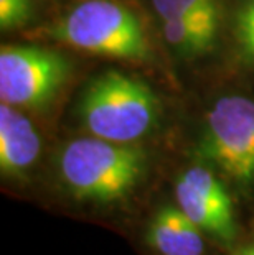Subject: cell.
I'll return each mask as SVG.
<instances>
[{"instance_id":"obj_1","label":"cell","mask_w":254,"mask_h":255,"mask_svg":"<svg viewBox=\"0 0 254 255\" xmlns=\"http://www.w3.org/2000/svg\"><path fill=\"white\" fill-rule=\"evenodd\" d=\"M157 156L149 145L83 133L53 150L43 184L68 213L106 224L126 237L150 203L147 193L159 171Z\"/></svg>"},{"instance_id":"obj_6","label":"cell","mask_w":254,"mask_h":255,"mask_svg":"<svg viewBox=\"0 0 254 255\" xmlns=\"http://www.w3.org/2000/svg\"><path fill=\"white\" fill-rule=\"evenodd\" d=\"M71 63L43 46H3L0 51L2 102L26 109L48 104L66 81Z\"/></svg>"},{"instance_id":"obj_8","label":"cell","mask_w":254,"mask_h":255,"mask_svg":"<svg viewBox=\"0 0 254 255\" xmlns=\"http://www.w3.org/2000/svg\"><path fill=\"white\" fill-rule=\"evenodd\" d=\"M45 142L35 124L13 106H0V176L5 186L25 191L45 178Z\"/></svg>"},{"instance_id":"obj_2","label":"cell","mask_w":254,"mask_h":255,"mask_svg":"<svg viewBox=\"0 0 254 255\" xmlns=\"http://www.w3.org/2000/svg\"><path fill=\"white\" fill-rule=\"evenodd\" d=\"M182 153L213 168L254 219V99L216 101Z\"/></svg>"},{"instance_id":"obj_9","label":"cell","mask_w":254,"mask_h":255,"mask_svg":"<svg viewBox=\"0 0 254 255\" xmlns=\"http://www.w3.org/2000/svg\"><path fill=\"white\" fill-rule=\"evenodd\" d=\"M220 18H164L162 31L165 41L185 56L203 55L213 46Z\"/></svg>"},{"instance_id":"obj_5","label":"cell","mask_w":254,"mask_h":255,"mask_svg":"<svg viewBox=\"0 0 254 255\" xmlns=\"http://www.w3.org/2000/svg\"><path fill=\"white\" fill-rule=\"evenodd\" d=\"M55 40L78 50L122 59L152 56L142 23L132 10L112 0H86L50 30Z\"/></svg>"},{"instance_id":"obj_11","label":"cell","mask_w":254,"mask_h":255,"mask_svg":"<svg viewBox=\"0 0 254 255\" xmlns=\"http://www.w3.org/2000/svg\"><path fill=\"white\" fill-rule=\"evenodd\" d=\"M235 31L243 56L254 63V0H246L238 10Z\"/></svg>"},{"instance_id":"obj_10","label":"cell","mask_w":254,"mask_h":255,"mask_svg":"<svg viewBox=\"0 0 254 255\" xmlns=\"http://www.w3.org/2000/svg\"><path fill=\"white\" fill-rule=\"evenodd\" d=\"M155 12L164 18H220L216 0H152Z\"/></svg>"},{"instance_id":"obj_12","label":"cell","mask_w":254,"mask_h":255,"mask_svg":"<svg viewBox=\"0 0 254 255\" xmlns=\"http://www.w3.org/2000/svg\"><path fill=\"white\" fill-rule=\"evenodd\" d=\"M33 15L31 0H0V28H20Z\"/></svg>"},{"instance_id":"obj_7","label":"cell","mask_w":254,"mask_h":255,"mask_svg":"<svg viewBox=\"0 0 254 255\" xmlns=\"http://www.w3.org/2000/svg\"><path fill=\"white\" fill-rule=\"evenodd\" d=\"M126 239L136 255H225L170 194L150 201L132 222Z\"/></svg>"},{"instance_id":"obj_4","label":"cell","mask_w":254,"mask_h":255,"mask_svg":"<svg viewBox=\"0 0 254 255\" xmlns=\"http://www.w3.org/2000/svg\"><path fill=\"white\" fill-rule=\"evenodd\" d=\"M170 178V196L183 214L223 252L235 247L250 226L233 189L213 168L183 155Z\"/></svg>"},{"instance_id":"obj_3","label":"cell","mask_w":254,"mask_h":255,"mask_svg":"<svg viewBox=\"0 0 254 255\" xmlns=\"http://www.w3.org/2000/svg\"><path fill=\"white\" fill-rule=\"evenodd\" d=\"M84 133L117 143L147 145L157 132L160 107L144 81L121 71H107L88 84L78 107Z\"/></svg>"},{"instance_id":"obj_13","label":"cell","mask_w":254,"mask_h":255,"mask_svg":"<svg viewBox=\"0 0 254 255\" xmlns=\"http://www.w3.org/2000/svg\"><path fill=\"white\" fill-rule=\"evenodd\" d=\"M225 255H254V219H251L250 226L235 247H231Z\"/></svg>"}]
</instances>
